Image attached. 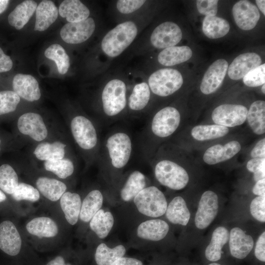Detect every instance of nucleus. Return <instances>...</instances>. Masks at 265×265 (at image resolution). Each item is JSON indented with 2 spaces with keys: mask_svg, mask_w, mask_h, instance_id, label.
<instances>
[{
  "mask_svg": "<svg viewBox=\"0 0 265 265\" xmlns=\"http://www.w3.org/2000/svg\"><path fill=\"white\" fill-rule=\"evenodd\" d=\"M132 152V142L130 135L123 131L110 133L104 141V159L116 169L126 166Z\"/></svg>",
  "mask_w": 265,
  "mask_h": 265,
  "instance_id": "obj_1",
  "label": "nucleus"
},
{
  "mask_svg": "<svg viewBox=\"0 0 265 265\" xmlns=\"http://www.w3.org/2000/svg\"><path fill=\"white\" fill-rule=\"evenodd\" d=\"M137 34V28L133 22L121 23L104 36L101 43L102 49L109 57H116L130 45Z\"/></svg>",
  "mask_w": 265,
  "mask_h": 265,
  "instance_id": "obj_2",
  "label": "nucleus"
},
{
  "mask_svg": "<svg viewBox=\"0 0 265 265\" xmlns=\"http://www.w3.org/2000/svg\"><path fill=\"white\" fill-rule=\"evenodd\" d=\"M126 93V85L121 80H111L105 85L101 99L103 112L106 117H116L123 111L127 104Z\"/></svg>",
  "mask_w": 265,
  "mask_h": 265,
  "instance_id": "obj_3",
  "label": "nucleus"
},
{
  "mask_svg": "<svg viewBox=\"0 0 265 265\" xmlns=\"http://www.w3.org/2000/svg\"><path fill=\"white\" fill-rule=\"evenodd\" d=\"M133 202L140 213L152 217L163 215L167 207L164 195L155 186L145 187L133 198Z\"/></svg>",
  "mask_w": 265,
  "mask_h": 265,
  "instance_id": "obj_4",
  "label": "nucleus"
},
{
  "mask_svg": "<svg viewBox=\"0 0 265 265\" xmlns=\"http://www.w3.org/2000/svg\"><path fill=\"white\" fill-rule=\"evenodd\" d=\"M155 175L162 185L173 190H180L189 181L186 170L178 163L169 159H162L155 166Z\"/></svg>",
  "mask_w": 265,
  "mask_h": 265,
  "instance_id": "obj_5",
  "label": "nucleus"
},
{
  "mask_svg": "<svg viewBox=\"0 0 265 265\" xmlns=\"http://www.w3.org/2000/svg\"><path fill=\"white\" fill-rule=\"evenodd\" d=\"M183 78L178 70L171 68L158 70L152 74L148 79L150 90L161 97L172 95L178 90L183 83Z\"/></svg>",
  "mask_w": 265,
  "mask_h": 265,
  "instance_id": "obj_6",
  "label": "nucleus"
},
{
  "mask_svg": "<svg viewBox=\"0 0 265 265\" xmlns=\"http://www.w3.org/2000/svg\"><path fill=\"white\" fill-rule=\"evenodd\" d=\"M181 115L178 109L172 106L165 107L158 111L152 118L149 130L159 138L172 135L179 126Z\"/></svg>",
  "mask_w": 265,
  "mask_h": 265,
  "instance_id": "obj_7",
  "label": "nucleus"
},
{
  "mask_svg": "<svg viewBox=\"0 0 265 265\" xmlns=\"http://www.w3.org/2000/svg\"><path fill=\"white\" fill-rule=\"evenodd\" d=\"M70 128L73 138L78 146L85 151L92 150L98 144V135L93 123L82 115L74 117Z\"/></svg>",
  "mask_w": 265,
  "mask_h": 265,
  "instance_id": "obj_8",
  "label": "nucleus"
},
{
  "mask_svg": "<svg viewBox=\"0 0 265 265\" xmlns=\"http://www.w3.org/2000/svg\"><path fill=\"white\" fill-rule=\"evenodd\" d=\"M247 112V108L242 105L223 104L213 110L212 117L216 125L234 127L245 122Z\"/></svg>",
  "mask_w": 265,
  "mask_h": 265,
  "instance_id": "obj_9",
  "label": "nucleus"
},
{
  "mask_svg": "<svg viewBox=\"0 0 265 265\" xmlns=\"http://www.w3.org/2000/svg\"><path fill=\"white\" fill-rule=\"evenodd\" d=\"M219 204L217 194L212 191L207 190L201 196L195 216V224L199 229L208 227L216 217Z\"/></svg>",
  "mask_w": 265,
  "mask_h": 265,
  "instance_id": "obj_10",
  "label": "nucleus"
},
{
  "mask_svg": "<svg viewBox=\"0 0 265 265\" xmlns=\"http://www.w3.org/2000/svg\"><path fill=\"white\" fill-rule=\"evenodd\" d=\"M182 38L180 27L173 22H165L154 29L150 37V42L154 47L164 49L175 46Z\"/></svg>",
  "mask_w": 265,
  "mask_h": 265,
  "instance_id": "obj_11",
  "label": "nucleus"
},
{
  "mask_svg": "<svg viewBox=\"0 0 265 265\" xmlns=\"http://www.w3.org/2000/svg\"><path fill=\"white\" fill-rule=\"evenodd\" d=\"M95 23L92 18L79 22L68 23L62 27L60 36L66 43L80 44L86 41L93 33Z\"/></svg>",
  "mask_w": 265,
  "mask_h": 265,
  "instance_id": "obj_12",
  "label": "nucleus"
},
{
  "mask_svg": "<svg viewBox=\"0 0 265 265\" xmlns=\"http://www.w3.org/2000/svg\"><path fill=\"white\" fill-rule=\"evenodd\" d=\"M228 68V62L224 59L214 61L205 72L200 84V90L209 95L215 92L221 85Z\"/></svg>",
  "mask_w": 265,
  "mask_h": 265,
  "instance_id": "obj_13",
  "label": "nucleus"
},
{
  "mask_svg": "<svg viewBox=\"0 0 265 265\" xmlns=\"http://www.w3.org/2000/svg\"><path fill=\"white\" fill-rule=\"evenodd\" d=\"M22 239L15 224L9 220L0 223V249L4 253L15 256L19 254Z\"/></svg>",
  "mask_w": 265,
  "mask_h": 265,
  "instance_id": "obj_14",
  "label": "nucleus"
},
{
  "mask_svg": "<svg viewBox=\"0 0 265 265\" xmlns=\"http://www.w3.org/2000/svg\"><path fill=\"white\" fill-rule=\"evenodd\" d=\"M17 127L20 132L33 140L41 141L48 135V130L42 116L36 113L27 112L18 119Z\"/></svg>",
  "mask_w": 265,
  "mask_h": 265,
  "instance_id": "obj_15",
  "label": "nucleus"
},
{
  "mask_svg": "<svg viewBox=\"0 0 265 265\" xmlns=\"http://www.w3.org/2000/svg\"><path fill=\"white\" fill-rule=\"evenodd\" d=\"M232 13L237 25L244 30L254 28L260 17L257 6L246 0L236 2L233 7Z\"/></svg>",
  "mask_w": 265,
  "mask_h": 265,
  "instance_id": "obj_16",
  "label": "nucleus"
},
{
  "mask_svg": "<svg viewBox=\"0 0 265 265\" xmlns=\"http://www.w3.org/2000/svg\"><path fill=\"white\" fill-rule=\"evenodd\" d=\"M261 58L256 53L240 54L233 60L228 67V76L233 80L241 79L250 71L261 65Z\"/></svg>",
  "mask_w": 265,
  "mask_h": 265,
  "instance_id": "obj_17",
  "label": "nucleus"
},
{
  "mask_svg": "<svg viewBox=\"0 0 265 265\" xmlns=\"http://www.w3.org/2000/svg\"><path fill=\"white\" fill-rule=\"evenodd\" d=\"M14 91L19 96L29 102L38 100L41 91L37 80L34 77L27 74H18L13 80Z\"/></svg>",
  "mask_w": 265,
  "mask_h": 265,
  "instance_id": "obj_18",
  "label": "nucleus"
},
{
  "mask_svg": "<svg viewBox=\"0 0 265 265\" xmlns=\"http://www.w3.org/2000/svg\"><path fill=\"white\" fill-rule=\"evenodd\" d=\"M229 240L231 255L239 259L245 258L254 246L252 237L238 227H235L231 230Z\"/></svg>",
  "mask_w": 265,
  "mask_h": 265,
  "instance_id": "obj_19",
  "label": "nucleus"
},
{
  "mask_svg": "<svg viewBox=\"0 0 265 265\" xmlns=\"http://www.w3.org/2000/svg\"><path fill=\"white\" fill-rule=\"evenodd\" d=\"M240 149V143L235 140L231 141L225 145L216 144L206 151L203 156V160L208 164H215L231 159Z\"/></svg>",
  "mask_w": 265,
  "mask_h": 265,
  "instance_id": "obj_20",
  "label": "nucleus"
},
{
  "mask_svg": "<svg viewBox=\"0 0 265 265\" xmlns=\"http://www.w3.org/2000/svg\"><path fill=\"white\" fill-rule=\"evenodd\" d=\"M26 228L29 234L39 238H53L59 232L56 222L52 218L45 216L32 218L26 223Z\"/></svg>",
  "mask_w": 265,
  "mask_h": 265,
  "instance_id": "obj_21",
  "label": "nucleus"
},
{
  "mask_svg": "<svg viewBox=\"0 0 265 265\" xmlns=\"http://www.w3.org/2000/svg\"><path fill=\"white\" fill-rule=\"evenodd\" d=\"M169 231V225L164 221L157 219L144 221L138 226L137 235L140 238L158 241L163 239Z\"/></svg>",
  "mask_w": 265,
  "mask_h": 265,
  "instance_id": "obj_22",
  "label": "nucleus"
},
{
  "mask_svg": "<svg viewBox=\"0 0 265 265\" xmlns=\"http://www.w3.org/2000/svg\"><path fill=\"white\" fill-rule=\"evenodd\" d=\"M34 30L43 31L48 28L57 19L58 10L51 0H42L36 9Z\"/></svg>",
  "mask_w": 265,
  "mask_h": 265,
  "instance_id": "obj_23",
  "label": "nucleus"
},
{
  "mask_svg": "<svg viewBox=\"0 0 265 265\" xmlns=\"http://www.w3.org/2000/svg\"><path fill=\"white\" fill-rule=\"evenodd\" d=\"M58 13L68 23L83 21L89 18L90 15L89 9L79 0L63 1L59 7Z\"/></svg>",
  "mask_w": 265,
  "mask_h": 265,
  "instance_id": "obj_24",
  "label": "nucleus"
},
{
  "mask_svg": "<svg viewBox=\"0 0 265 265\" xmlns=\"http://www.w3.org/2000/svg\"><path fill=\"white\" fill-rule=\"evenodd\" d=\"M192 55L188 46H172L163 49L159 54L158 60L164 66H173L189 59Z\"/></svg>",
  "mask_w": 265,
  "mask_h": 265,
  "instance_id": "obj_25",
  "label": "nucleus"
},
{
  "mask_svg": "<svg viewBox=\"0 0 265 265\" xmlns=\"http://www.w3.org/2000/svg\"><path fill=\"white\" fill-rule=\"evenodd\" d=\"M61 209L68 223L75 225L79 218L81 205L80 195L75 192H65L59 199Z\"/></svg>",
  "mask_w": 265,
  "mask_h": 265,
  "instance_id": "obj_26",
  "label": "nucleus"
},
{
  "mask_svg": "<svg viewBox=\"0 0 265 265\" xmlns=\"http://www.w3.org/2000/svg\"><path fill=\"white\" fill-rule=\"evenodd\" d=\"M37 6L35 1L26 0L23 1L9 14V24L17 30L21 29L28 22Z\"/></svg>",
  "mask_w": 265,
  "mask_h": 265,
  "instance_id": "obj_27",
  "label": "nucleus"
},
{
  "mask_svg": "<svg viewBox=\"0 0 265 265\" xmlns=\"http://www.w3.org/2000/svg\"><path fill=\"white\" fill-rule=\"evenodd\" d=\"M37 189L49 200L55 202L66 192L67 186L62 182L46 177H40L36 181Z\"/></svg>",
  "mask_w": 265,
  "mask_h": 265,
  "instance_id": "obj_28",
  "label": "nucleus"
},
{
  "mask_svg": "<svg viewBox=\"0 0 265 265\" xmlns=\"http://www.w3.org/2000/svg\"><path fill=\"white\" fill-rule=\"evenodd\" d=\"M166 217L172 223L186 226L190 219V212L185 200L181 196L174 198L167 207Z\"/></svg>",
  "mask_w": 265,
  "mask_h": 265,
  "instance_id": "obj_29",
  "label": "nucleus"
},
{
  "mask_svg": "<svg viewBox=\"0 0 265 265\" xmlns=\"http://www.w3.org/2000/svg\"><path fill=\"white\" fill-rule=\"evenodd\" d=\"M229 233L222 226L216 228L212 233L211 240L205 250V256L210 261L215 262L221 258L222 248L228 242Z\"/></svg>",
  "mask_w": 265,
  "mask_h": 265,
  "instance_id": "obj_30",
  "label": "nucleus"
},
{
  "mask_svg": "<svg viewBox=\"0 0 265 265\" xmlns=\"http://www.w3.org/2000/svg\"><path fill=\"white\" fill-rule=\"evenodd\" d=\"M146 186L145 176L138 170L133 171L129 175L120 190L121 198L124 201H130L146 187Z\"/></svg>",
  "mask_w": 265,
  "mask_h": 265,
  "instance_id": "obj_31",
  "label": "nucleus"
},
{
  "mask_svg": "<svg viewBox=\"0 0 265 265\" xmlns=\"http://www.w3.org/2000/svg\"><path fill=\"white\" fill-rule=\"evenodd\" d=\"M103 196L98 189L90 191L81 203L79 218L84 222L90 221L96 213L101 209Z\"/></svg>",
  "mask_w": 265,
  "mask_h": 265,
  "instance_id": "obj_32",
  "label": "nucleus"
},
{
  "mask_svg": "<svg viewBox=\"0 0 265 265\" xmlns=\"http://www.w3.org/2000/svg\"><path fill=\"white\" fill-rule=\"evenodd\" d=\"M246 119L252 131L257 134L265 132V102L257 100L250 106Z\"/></svg>",
  "mask_w": 265,
  "mask_h": 265,
  "instance_id": "obj_33",
  "label": "nucleus"
},
{
  "mask_svg": "<svg viewBox=\"0 0 265 265\" xmlns=\"http://www.w3.org/2000/svg\"><path fill=\"white\" fill-rule=\"evenodd\" d=\"M66 145L59 141L53 143L47 142L39 144L34 151V154L39 159L44 161L63 159Z\"/></svg>",
  "mask_w": 265,
  "mask_h": 265,
  "instance_id": "obj_34",
  "label": "nucleus"
},
{
  "mask_svg": "<svg viewBox=\"0 0 265 265\" xmlns=\"http://www.w3.org/2000/svg\"><path fill=\"white\" fill-rule=\"evenodd\" d=\"M202 30L209 38L217 39L226 35L230 25L225 19L216 16H206L203 22Z\"/></svg>",
  "mask_w": 265,
  "mask_h": 265,
  "instance_id": "obj_35",
  "label": "nucleus"
},
{
  "mask_svg": "<svg viewBox=\"0 0 265 265\" xmlns=\"http://www.w3.org/2000/svg\"><path fill=\"white\" fill-rule=\"evenodd\" d=\"M151 96L148 84L142 82L134 85L128 101L129 109L133 112H139L147 106Z\"/></svg>",
  "mask_w": 265,
  "mask_h": 265,
  "instance_id": "obj_36",
  "label": "nucleus"
},
{
  "mask_svg": "<svg viewBox=\"0 0 265 265\" xmlns=\"http://www.w3.org/2000/svg\"><path fill=\"white\" fill-rule=\"evenodd\" d=\"M114 223L113 215L110 212L99 210L90 221V229L100 238H104L108 235Z\"/></svg>",
  "mask_w": 265,
  "mask_h": 265,
  "instance_id": "obj_37",
  "label": "nucleus"
},
{
  "mask_svg": "<svg viewBox=\"0 0 265 265\" xmlns=\"http://www.w3.org/2000/svg\"><path fill=\"white\" fill-rule=\"evenodd\" d=\"M125 253L126 249L122 245L110 248L102 243L96 248L95 259L97 265H111L116 260L123 257Z\"/></svg>",
  "mask_w": 265,
  "mask_h": 265,
  "instance_id": "obj_38",
  "label": "nucleus"
},
{
  "mask_svg": "<svg viewBox=\"0 0 265 265\" xmlns=\"http://www.w3.org/2000/svg\"><path fill=\"white\" fill-rule=\"evenodd\" d=\"M229 132V129L219 125H198L192 128V136L198 141L214 139L223 137Z\"/></svg>",
  "mask_w": 265,
  "mask_h": 265,
  "instance_id": "obj_39",
  "label": "nucleus"
},
{
  "mask_svg": "<svg viewBox=\"0 0 265 265\" xmlns=\"http://www.w3.org/2000/svg\"><path fill=\"white\" fill-rule=\"evenodd\" d=\"M45 56L55 62L58 72L61 75L66 74L70 67V59L64 49L59 44H54L45 51Z\"/></svg>",
  "mask_w": 265,
  "mask_h": 265,
  "instance_id": "obj_40",
  "label": "nucleus"
},
{
  "mask_svg": "<svg viewBox=\"0 0 265 265\" xmlns=\"http://www.w3.org/2000/svg\"><path fill=\"white\" fill-rule=\"evenodd\" d=\"M18 176L13 168L8 164L0 166V189L12 195L19 184Z\"/></svg>",
  "mask_w": 265,
  "mask_h": 265,
  "instance_id": "obj_41",
  "label": "nucleus"
},
{
  "mask_svg": "<svg viewBox=\"0 0 265 265\" xmlns=\"http://www.w3.org/2000/svg\"><path fill=\"white\" fill-rule=\"evenodd\" d=\"M44 166L46 170L63 179L72 175L74 171V163L67 159L45 161Z\"/></svg>",
  "mask_w": 265,
  "mask_h": 265,
  "instance_id": "obj_42",
  "label": "nucleus"
},
{
  "mask_svg": "<svg viewBox=\"0 0 265 265\" xmlns=\"http://www.w3.org/2000/svg\"><path fill=\"white\" fill-rule=\"evenodd\" d=\"M11 195L16 201L24 200L35 202L40 198V192L37 188L25 183H19L14 192Z\"/></svg>",
  "mask_w": 265,
  "mask_h": 265,
  "instance_id": "obj_43",
  "label": "nucleus"
},
{
  "mask_svg": "<svg viewBox=\"0 0 265 265\" xmlns=\"http://www.w3.org/2000/svg\"><path fill=\"white\" fill-rule=\"evenodd\" d=\"M20 101V97L14 91L0 92V115L14 111Z\"/></svg>",
  "mask_w": 265,
  "mask_h": 265,
  "instance_id": "obj_44",
  "label": "nucleus"
},
{
  "mask_svg": "<svg viewBox=\"0 0 265 265\" xmlns=\"http://www.w3.org/2000/svg\"><path fill=\"white\" fill-rule=\"evenodd\" d=\"M243 82L249 87H257L265 84V64L260 65L248 72L243 78Z\"/></svg>",
  "mask_w": 265,
  "mask_h": 265,
  "instance_id": "obj_45",
  "label": "nucleus"
},
{
  "mask_svg": "<svg viewBox=\"0 0 265 265\" xmlns=\"http://www.w3.org/2000/svg\"><path fill=\"white\" fill-rule=\"evenodd\" d=\"M250 213L256 220L261 222L265 221V196H258L251 202Z\"/></svg>",
  "mask_w": 265,
  "mask_h": 265,
  "instance_id": "obj_46",
  "label": "nucleus"
},
{
  "mask_svg": "<svg viewBox=\"0 0 265 265\" xmlns=\"http://www.w3.org/2000/svg\"><path fill=\"white\" fill-rule=\"evenodd\" d=\"M247 169L254 174V179L257 182L265 177V158H254L249 160Z\"/></svg>",
  "mask_w": 265,
  "mask_h": 265,
  "instance_id": "obj_47",
  "label": "nucleus"
},
{
  "mask_svg": "<svg viewBox=\"0 0 265 265\" xmlns=\"http://www.w3.org/2000/svg\"><path fill=\"white\" fill-rule=\"evenodd\" d=\"M217 0H198L196 7L199 12L206 16H216L217 12Z\"/></svg>",
  "mask_w": 265,
  "mask_h": 265,
  "instance_id": "obj_48",
  "label": "nucleus"
},
{
  "mask_svg": "<svg viewBox=\"0 0 265 265\" xmlns=\"http://www.w3.org/2000/svg\"><path fill=\"white\" fill-rule=\"evenodd\" d=\"M145 1L144 0H119L117 1L116 7L122 14H130L140 8Z\"/></svg>",
  "mask_w": 265,
  "mask_h": 265,
  "instance_id": "obj_49",
  "label": "nucleus"
},
{
  "mask_svg": "<svg viewBox=\"0 0 265 265\" xmlns=\"http://www.w3.org/2000/svg\"><path fill=\"white\" fill-rule=\"evenodd\" d=\"M255 255L260 261H265V232H264L259 237L255 246Z\"/></svg>",
  "mask_w": 265,
  "mask_h": 265,
  "instance_id": "obj_50",
  "label": "nucleus"
},
{
  "mask_svg": "<svg viewBox=\"0 0 265 265\" xmlns=\"http://www.w3.org/2000/svg\"><path fill=\"white\" fill-rule=\"evenodd\" d=\"M250 155L254 158H265V138L259 140L252 150Z\"/></svg>",
  "mask_w": 265,
  "mask_h": 265,
  "instance_id": "obj_51",
  "label": "nucleus"
},
{
  "mask_svg": "<svg viewBox=\"0 0 265 265\" xmlns=\"http://www.w3.org/2000/svg\"><path fill=\"white\" fill-rule=\"evenodd\" d=\"M13 66L10 56L7 55L0 48V73L9 71Z\"/></svg>",
  "mask_w": 265,
  "mask_h": 265,
  "instance_id": "obj_52",
  "label": "nucleus"
},
{
  "mask_svg": "<svg viewBox=\"0 0 265 265\" xmlns=\"http://www.w3.org/2000/svg\"><path fill=\"white\" fill-rule=\"evenodd\" d=\"M111 265H143V264L136 259L122 257L116 260Z\"/></svg>",
  "mask_w": 265,
  "mask_h": 265,
  "instance_id": "obj_53",
  "label": "nucleus"
},
{
  "mask_svg": "<svg viewBox=\"0 0 265 265\" xmlns=\"http://www.w3.org/2000/svg\"><path fill=\"white\" fill-rule=\"evenodd\" d=\"M253 193L258 196H265V179L256 182L253 189Z\"/></svg>",
  "mask_w": 265,
  "mask_h": 265,
  "instance_id": "obj_54",
  "label": "nucleus"
},
{
  "mask_svg": "<svg viewBox=\"0 0 265 265\" xmlns=\"http://www.w3.org/2000/svg\"><path fill=\"white\" fill-rule=\"evenodd\" d=\"M46 265H71L66 264L64 259L61 256H57L53 259L50 261Z\"/></svg>",
  "mask_w": 265,
  "mask_h": 265,
  "instance_id": "obj_55",
  "label": "nucleus"
},
{
  "mask_svg": "<svg viewBox=\"0 0 265 265\" xmlns=\"http://www.w3.org/2000/svg\"><path fill=\"white\" fill-rule=\"evenodd\" d=\"M256 3L261 12L265 15V1L264 0H256Z\"/></svg>",
  "mask_w": 265,
  "mask_h": 265,
  "instance_id": "obj_56",
  "label": "nucleus"
},
{
  "mask_svg": "<svg viewBox=\"0 0 265 265\" xmlns=\"http://www.w3.org/2000/svg\"><path fill=\"white\" fill-rule=\"evenodd\" d=\"M9 2L8 0H0V14L5 10Z\"/></svg>",
  "mask_w": 265,
  "mask_h": 265,
  "instance_id": "obj_57",
  "label": "nucleus"
},
{
  "mask_svg": "<svg viewBox=\"0 0 265 265\" xmlns=\"http://www.w3.org/2000/svg\"><path fill=\"white\" fill-rule=\"evenodd\" d=\"M6 196L4 192L0 189V204L6 200Z\"/></svg>",
  "mask_w": 265,
  "mask_h": 265,
  "instance_id": "obj_58",
  "label": "nucleus"
},
{
  "mask_svg": "<svg viewBox=\"0 0 265 265\" xmlns=\"http://www.w3.org/2000/svg\"><path fill=\"white\" fill-rule=\"evenodd\" d=\"M262 91L264 94L265 93V84H263V86L262 87Z\"/></svg>",
  "mask_w": 265,
  "mask_h": 265,
  "instance_id": "obj_59",
  "label": "nucleus"
},
{
  "mask_svg": "<svg viewBox=\"0 0 265 265\" xmlns=\"http://www.w3.org/2000/svg\"><path fill=\"white\" fill-rule=\"evenodd\" d=\"M208 265H221L219 264H217V263H212V264H210Z\"/></svg>",
  "mask_w": 265,
  "mask_h": 265,
  "instance_id": "obj_60",
  "label": "nucleus"
},
{
  "mask_svg": "<svg viewBox=\"0 0 265 265\" xmlns=\"http://www.w3.org/2000/svg\"><path fill=\"white\" fill-rule=\"evenodd\" d=\"M0 142H1V141H0Z\"/></svg>",
  "mask_w": 265,
  "mask_h": 265,
  "instance_id": "obj_61",
  "label": "nucleus"
}]
</instances>
